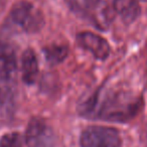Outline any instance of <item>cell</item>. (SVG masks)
Listing matches in <instances>:
<instances>
[{
	"mask_svg": "<svg viewBox=\"0 0 147 147\" xmlns=\"http://www.w3.org/2000/svg\"><path fill=\"white\" fill-rule=\"evenodd\" d=\"M143 1H147V0H143Z\"/></svg>",
	"mask_w": 147,
	"mask_h": 147,
	"instance_id": "7c38bea8",
	"label": "cell"
},
{
	"mask_svg": "<svg viewBox=\"0 0 147 147\" xmlns=\"http://www.w3.org/2000/svg\"><path fill=\"white\" fill-rule=\"evenodd\" d=\"M16 71V57L7 43L0 40V78L10 80Z\"/></svg>",
	"mask_w": 147,
	"mask_h": 147,
	"instance_id": "8992f818",
	"label": "cell"
},
{
	"mask_svg": "<svg viewBox=\"0 0 147 147\" xmlns=\"http://www.w3.org/2000/svg\"><path fill=\"white\" fill-rule=\"evenodd\" d=\"M140 95L121 86H104L83 105L82 113L90 118L107 121H127L141 106Z\"/></svg>",
	"mask_w": 147,
	"mask_h": 147,
	"instance_id": "6da1fadb",
	"label": "cell"
},
{
	"mask_svg": "<svg viewBox=\"0 0 147 147\" xmlns=\"http://www.w3.org/2000/svg\"><path fill=\"white\" fill-rule=\"evenodd\" d=\"M10 19L17 27L28 33L40 30L43 26V16L37 8L26 1L17 2L10 11Z\"/></svg>",
	"mask_w": 147,
	"mask_h": 147,
	"instance_id": "7a4b0ae2",
	"label": "cell"
},
{
	"mask_svg": "<svg viewBox=\"0 0 147 147\" xmlns=\"http://www.w3.org/2000/svg\"><path fill=\"white\" fill-rule=\"evenodd\" d=\"M100 0H65L69 8L77 14L89 18Z\"/></svg>",
	"mask_w": 147,
	"mask_h": 147,
	"instance_id": "9c48e42d",
	"label": "cell"
},
{
	"mask_svg": "<svg viewBox=\"0 0 147 147\" xmlns=\"http://www.w3.org/2000/svg\"><path fill=\"white\" fill-rule=\"evenodd\" d=\"M77 40L80 47L90 51L96 59H106L110 55L109 43L103 37L90 31L81 32L77 36Z\"/></svg>",
	"mask_w": 147,
	"mask_h": 147,
	"instance_id": "5b68a950",
	"label": "cell"
},
{
	"mask_svg": "<svg viewBox=\"0 0 147 147\" xmlns=\"http://www.w3.org/2000/svg\"><path fill=\"white\" fill-rule=\"evenodd\" d=\"M0 147H23L21 136L18 133H8L0 138Z\"/></svg>",
	"mask_w": 147,
	"mask_h": 147,
	"instance_id": "8fae6325",
	"label": "cell"
},
{
	"mask_svg": "<svg viewBox=\"0 0 147 147\" xmlns=\"http://www.w3.org/2000/svg\"><path fill=\"white\" fill-rule=\"evenodd\" d=\"M25 143L28 147H55L57 136L42 119L32 118L27 125Z\"/></svg>",
	"mask_w": 147,
	"mask_h": 147,
	"instance_id": "277c9868",
	"label": "cell"
},
{
	"mask_svg": "<svg viewBox=\"0 0 147 147\" xmlns=\"http://www.w3.org/2000/svg\"><path fill=\"white\" fill-rule=\"evenodd\" d=\"M83 147H120L121 137L114 128L105 126H91L81 135Z\"/></svg>",
	"mask_w": 147,
	"mask_h": 147,
	"instance_id": "3957f363",
	"label": "cell"
},
{
	"mask_svg": "<svg viewBox=\"0 0 147 147\" xmlns=\"http://www.w3.org/2000/svg\"><path fill=\"white\" fill-rule=\"evenodd\" d=\"M21 65L23 82L27 85H32L38 75V63L34 51L31 49L25 51L22 55Z\"/></svg>",
	"mask_w": 147,
	"mask_h": 147,
	"instance_id": "ba28073f",
	"label": "cell"
},
{
	"mask_svg": "<svg viewBox=\"0 0 147 147\" xmlns=\"http://www.w3.org/2000/svg\"><path fill=\"white\" fill-rule=\"evenodd\" d=\"M45 55L49 63L55 65L65 59L67 55V49L63 45H51L45 49Z\"/></svg>",
	"mask_w": 147,
	"mask_h": 147,
	"instance_id": "30bf717a",
	"label": "cell"
},
{
	"mask_svg": "<svg viewBox=\"0 0 147 147\" xmlns=\"http://www.w3.org/2000/svg\"><path fill=\"white\" fill-rule=\"evenodd\" d=\"M115 13L127 24L132 23L140 14V6L137 0H113Z\"/></svg>",
	"mask_w": 147,
	"mask_h": 147,
	"instance_id": "52a82bcc",
	"label": "cell"
}]
</instances>
